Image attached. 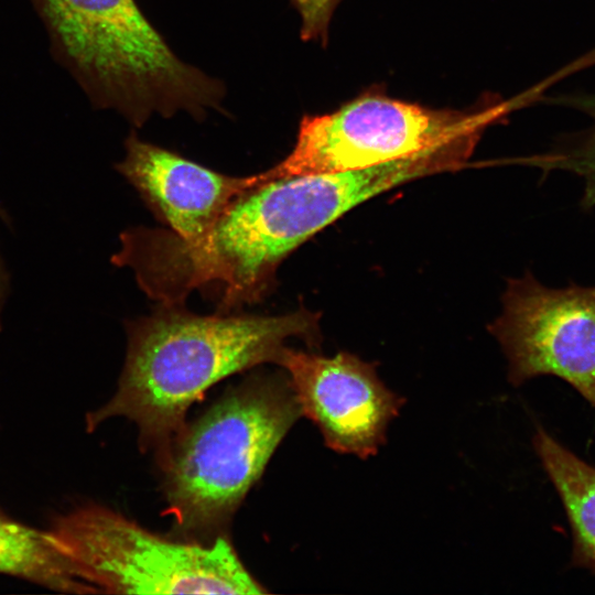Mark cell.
I'll return each instance as SVG.
<instances>
[{"instance_id": "7a4b0ae2", "label": "cell", "mask_w": 595, "mask_h": 595, "mask_svg": "<svg viewBox=\"0 0 595 595\" xmlns=\"http://www.w3.org/2000/svg\"><path fill=\"white\" fill-rule=\"evenodd\" d=\"M320 314L199 316L181 305H161L128 324V350L113 397L87 414L91 431L112 416L136 423L143 450L161 468L185 428L190 407L219 380L262 363H274L284 342H321Z\"/></svg>"}, {"instance_id": "7c38bea8", "label": "cell", "mask_w": 595, "mask_h": 595, "mask_svg": "<svg viewBox=\"0 0 595 595\" xmlns=\"http://www.w3.org/2000/svg\"><path fill=\"white\" fill-rule=\"evenodd\" d=\"M553 100L587 115L592 123L564 134L554 150L540 158L538 163L547 171L563 170L580 176L584 181L581 205L583 209H591L595 206V93L564 94Z\"/></svg>"}, {"instance_id": "8992f818", "label": "cell", "mask_w": 595, "mask_h": 595, "mask_svg": "<svg viewBox=\"0 0 595 595\" xmlns=\"http://www.w3.org/2000/svg\"><path fill=\"white\" fill-rule=\"evenodd\" d=\"M495 109H432L368 91L333 112L302 117L292 151L262 172L267 182L363 170L477 143Z\"/></svg>"}, {"instance_id": "3957f363", "label": "cell", "mask_w": 595, "mask_h": 595, "mask_svg": "<svg viewBox=\"0 0 595 595\" xmlns=\"http://www.w3.org/2000/svg\"><path fill=\"white\" fill-rule=\"evenodd\" d=\"M64 60L93 101L142 127L178 111H224V84L181 61L134 0H35Z\"/></svg>"}, {"instance_id": "5b68a950", "label": "cell", "mask_w": 595, "mask_h": 595, "mask_svg": "<svg viewBox=\"0 0 595 595\" xmlns=\"http://www.w3.org/2000/svg\"><path fill=\"white\" fill-rule=\"evenodd\" d=\"M78 575L98 593L262 594L231 544L173 541L98 505L74 508L47 529Z\"/></svg>"}, {"instance_id": "30bf717a", "label": "cell", "mask_w": 595, "mask_h": 595, "mask_svg": "<svg viewBox=\"0 0 595 595\" xmlns=\"http://www.w3.org/2000/svg\"><path fill=\"white\" fill-rule=\"evenodd\" d=\"M533 444L567 515L573 563L595 573V467L538 429Z\"/></svg>"}, {"instance_id": "4fadbf2b", "label": "cell", "mask_w": 595, "mask_h": 595, "mask_svg": "<svg viewBox=\"0 0 595 595\" xmlns=\"http://www.w3.org/2000/svg\"><path fill=\"white\" fill-rule=\"evenodd\" d=\"M301 17L300 36L325 46L332 15L342 0H290Z\"/></svg>"}, {"instance_id": "277c9868", "label": "cell", "mask_w": 595, "mask_h": 595, "mask_svg": "<svg viewBox=\"0 0 595 595\" xmlns=\"http://www.w3.org/2000/svg\"><path fill=\"white\" fill-rule=\"evenodd\" d=\"M301 415L289 381L259 378L185 425L162 468L177 527L203 531L227 521Z\"/></svg>"}, {"instance_id": "9c48e42d", "label": "cell", "mask_w": 595, "mask_h": 595, "mask_svg": "<svg viewBox=\"0 0 595 595\" xmlns=\"http://www.w3.org/2000/svg\"><path fill=\"white\" fill-rule=\"evenodd\" d=\"M117 170L176 236L204 234L241 195L266 183L261 173L234 177L206 169L131 132Z\"/></svg>"}, {"instance_id": "6da1fadb", "label": "cell", "mask_w": 595, "mask_h": 595, "mask_svg": "<svg viewBox=\"0 0 595 595\" xmlns=\"http://www.w3.org/2000/svg\"><path fill=\"white\" fill-rule=\"evenodd\" d=\"M402 159L371 167L277 180L235 199L204 234L184 239L170 229L132 228L112 257L131 268L161 305H182L210 286L223 312L261 299L281 261L358 204L418 178Z\"/></svg>"}, {"instance_id": "ba28073f", "label": "cell", "mask_w": 595, "mask_h": 595, "mask_svg": "<svg viewBox=\"0 0 595 595\" xmlns=\"http://www.w3.org/2000/svg\"><path fill=\"white\" fill-rule=\"evenodd\" d=\"M274 363L288 374L302 415L317 425L328 447L360 458L377 454L404 400L372 365L346 351L324 357L286 346Z\"/></svg>"}, {"instance_id": "8fae6325", "label": "cell", "mask_w": 595, "mask_h": 595, "mask_svg": "<svg viewBox=\"0 0 595 595\" xmlns=\"http://www.w3.org/2000/svg\"><path fill=\"white\" fill-rule=\"evenodd\" d=\"M0 574L53 591L95 594L47 530H40L0 512Z\"/></svg>"}, {"instance_id": "52a82bcc", "label": "cell", "mask_w": 595, "mask_h": 595, "mask_svg": "<svg viewBox=\"0 0 595 595\" xmlns=\"http://www.w3.org/2000/svg\"><path fill=\"white\" fill-rule=\"evenodd\" d=\"M489 329L513 385L556 376L595 408V285L552 289L527 272L508 281L502 313Z\"/></svg>"}]
</instances>
